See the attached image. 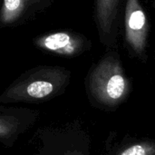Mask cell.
<instances>
[{
    "mask_svg": "<svg viewBox=\"0 0 155 155\" xmlns=\"http://www.w3.org/2000/svg\"><path fill=\"white\" fill-rule=\"evenodd\" d=\"M70 72L61 67H40L24 74L2 94L1 103L37 102L52 98L63 90Z\"/></svg>",
    "mask_w": 155,
    "mask_h": 155,
    "instance_id": "obj_1",
    "label": "cell"
},
{
    "mask_svg": "<svg viewBox=\"0 0 155 155\" xmlns=\"http://www.w3.org/2000/svg\"><path fill=\"white\" fill-rule=\"evenodd\" d=\"M88 86L93 98L108 107L119 105L130 92V83L120 59L112 54L104 57L94 68Z\"/></svg>",
    "mask_w": 155,
    "mask_h": 155,
    "instance_id": "obj_2",
    "label": "cell"
},
{
    "mask_svg": "<svg viewBox=\"0 0 155 155\" xmlns=\"http://www.w3.org/2000/svg\"><path fill=\"white\" fill-rule=\"evenodd\" d=\"M125 39L141 59L145 58L149 23L139 0H127L124 12Z\"/></svg>",
    "mask_w": 155,
    "mask_h": 155,
    "instance_id": "obj_3",
    "label": "cell"
},
{
    "mask_svg": "<svg viewBox=\"0 0 155 155\" xmlns=\"http://www.w3.org/2000/svg\"><path fill=\"white\" fill-rule=\"evenodd\" d=\"M35 44L42 50L65 56L78 55L91 45L84 35L71 32L51 33L36 38Z\"/></svg>",
    "mask_w": 155,
    "mask_h": 155,
    "instance_id": "obj_4",
    "label": "cell"
},
{
    "mask_svg": "<svg viewBox=\"0 0 155 155\" xmlns=\"http://www.w3.org/2000/svg\"><path fill=\"white\" fill-rule=\"evenodd\" d=\"M121 0H95V21L104 45L116 47V18Z\"/></svg>",
    "mask_w": 155,
    "mask_h": 155,
    "instance_id": "obj_5",
    "label": "cell"
},
{
    "mask_svg": "<svg viewBox=\"0 0 155 155\" xmlns=\"http://www.w3.org/2000/svg\"><path fill=\"white\" fill-rule=\"evenodd\" d=\"M48 0H3L0 9V24L13 25L25 22L47 5Z\"/></svg>",
    "mask_w": 155,
    "mask_h": 155,
    "instance_id": "obj_6",
    "label": "cell"
},
{
    "mask_svg": "<svg viewBox=\"0 0 155 155\" xmlns=\"http://www.w3.org/2000/svg\"><path fill=\"white\" fill-rule=\"evenodd\" d=\"M117 155H155V143L153 141H143L133 143L124 148Z\"/></svg>",
    "mask_w": 155,
    "mask_h": 155,
    "instance_id": "obj_7",
    "label": "cell"
},
{
    "mask_svg": "<svg viewBox=\"0 0 155 155\" xmlns=\"http://www.w3.org/2000/svg\"><path fill=\"white\" fill-rule=\"evenodd\" d=\"M19 127V122L13 116L0 115V139L9 138L15 134Z\"/></svg>",
    "mask_w": 155,
    "mask_h": 155,
    "instance_id": "obj_8",
    "label": "cell"
},
{
    "mask_svg": "<svg viewBox=\"0 0 155 155\" xmlns=\"http://www.w3.org/2000/svg\"><path fill=\"white\" fill-rule=\"evenodd\" d=\"M63 155H82L79 152H75V151H72V152H67L64 154Z\"/></svg>",
    "mask_w": 155,
    "mask_h": 155,
    "instance_id": "obj_9",
    "label": "cell"
}]
</instances>
